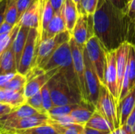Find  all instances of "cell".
<instances>
[{
	"mask_svg": "<svg viewBox=\"0 0 135 134\" xmlns=\"http://www.w3.org/2000/svg\"><path fill=\"white\" fill-rule=\"evenodd\" d=\"M93 26L95 36L107 51H115L125 42L133 43L134 22L108 0H99Z\"/></svg>",
	"mask_w": 135,
	"mask_h": 134,
	"instance_id": "6da1fadb",
	"label": "cell"
},
{
	"mask_svg": "<svg viewBox=\"0 0 135 134\" xmlns=\"http://www.w3.org/2000/svg\"><path fill=\"white\" fill-rule=\"evenodd\" d=\"M54 106L79 103L81 96L74 92L69 85L64 75L59 70L47 82Z\"/></svg>",
	"mask_w": 135,
	"mask_h": 134,
	"instance_id": "7a4b0ae2",
	"label": "cell"
},
{
	"mask_svg": "<svg viewBox=\"0 0 135 134\" xmlns=\"http://www.w3.org/2000/svg\"><path fill=\"white\" fill-rule=\"evenodd\" d=\"M84 49L89 61L94 67L100 82L104 85L107 68L108 51L96 36H93L88 39L84 46Z\"/></svg>",
	"mask_w": 135,
	"mask_h": 134,
	"instance_id": "3957f363",
	"label": "cell"
},
{
	"mask_svg": "<svg viewBox=\"0 0 135 134\" xmlns=\"http://www.w3.org/2000/svg\"><path fill=\"white\" fill-rule=\"evenodd\" d=\"M40 42V35L39 29L30 28L17 68V72L25 76L33 66H36L37 50Z\"/></svg>",
	"mask_w": 135,
	"mask_h": 134,
	"instance_id": "277c9868",
	"label": "cell"
},
{
	"mask_svg": "<svg viewBox=\"0 0 135 134\" xmlns=\"http://www.w3.org/2000/svg\"><path fill=\"white\" fill-rule=\"evenodd\" d=\"M96 110L108 121L114 130L120 126L117 115V102L104 85H101Z\"/></svg>",
	"mask_w": 135,
	"mask_h": 134,
	"instance_id": "5b68a950",
	"label": "cell"
},
{
	"mask_svg": "<svg viewBox=\"0 0 135 134\" xmlns=\"http://www.w3.org/2000/svg\"><path fill=\"white\" fill-rule=\"evenodd\" d=\"M70 32L68 30H66L51 38L41 40L38 45L36 66L41 68L50 58L52 54L62 44L66 42H69L70 40Z\"/></svg>",
	"mask_w": 135,
	"mask_h": 134,
	"instance_id": "8992f818",
	"label": "cell"
},
{
	"mask_svg": "<svg viewBox=\"0 0 135 134\" xmlns=\"http://www.w3.org/2000/svg\"><path fill=\"white\" fill-rule=\"evenodd\" d=\"M83 53L85 77V99L84 101L89 103L96 107L102 83L100 82L94 67L89 61L85 49L83 50Z\"/></svg>",
	"mask_w": 135,
	"mask_h": 134,
	"instance_id": "52a82bcc",
	"label": "cell"
},
{
	"mask_svg": "<svg viewBox=\"0 0 135 134\" xmlns=\"http://www.w3.org/2000/svg\"><path fill=\"white\" fill-rule=\"evenodd\" d=\"M49 117L46 114L38 113L31 116L14 119L11 121H4L0 122V128L3 131L13 133L17 130H27L40 125L48 124Z\"/></svg>",
	"mask_w": 135,
	"mask_h": 134,
	"instance_id": "ba28073f",
	"label": "cell"
},
{
	"mask_svg": "<svg viewBox=\"0 0 135 134\" xmlns=\"http://www.w3.org/2000/svg\"><path fill=\"white\" fill-rule=\"evenodd\" d=\"M95 36L93 26V15L79 13L71 36L81 47H84L89 39Z\"/></svg>",
	"mask_w": 135,
	"mask_h": 134,
	"instance_id": "9c48e42d",
	"label": "cell"
},
{
	"mask_svg": "<svg viewBox=\"0 0 135 134\" xmlns=\"http://www.w3.org/2000/svg\"><path fill=\"white\" fill-rule=\"evenodd\" d=\"M70 45L72 54V59L74 67V71L77 75L78 85L81 91L82 100L85 99V61H84V47L79 46L74 39L70 38Z\"/></svg>",
	"mask_w": 135,
	"mask_h": 134,
	"instance_id": "30bf717a",
	"label": "cell"
},
{
	"mask_svg": "<svg viewBox=\"0 0 135 134\" xmlns=\"http://www.w3.org/2000/svg\"><path fill=\"white\" fill-rule=\"evenodd\" d=\"M104 85L108 88L118 103L119 93L118 90V73L116 67L115 51H108L107 53V68L105 71Z\"/></svg>",
	"mask_w": 135,
	"mask_h": 134,
	"instance_id": "8fae6325",
	"label": "cell"
},
{
	"mask_svg": "<svg viewBox=\"0 0 135 134\" xmlns=\"http://www.w3.org/2000/svg\"><path fill=\"white\" fill-rule=\"evenodd\" d=\"M20 24H16L12 29L11 38L5 48L4 51L0 56V75L6 73H17V62L15 58V54L13 49V39L19 30Z\"/></svg>",
	"mask_w": 135,
	"mask_h": 134,
	"instance_id": "7c38bea8",
	"label": "cell"
},
{
	"mask_svg": "<svg viewBox=\"0 0 135 134\" xmlns=\"http://www.w3.org/2000/svg\"><path fill=\"white\" fill-rule=\"evenodd\" d=\"M72 58L70 41L62 44L50 57L47 62L41 67L44 72L61 67L65 62Z\"/></svg>",
	"mask_w": 135,
	"mask_h": 134,
	"instance_id": "4fadbf2b",
	"label": "cell"
},
{
	"mask_svg": "<svg viewBox=\"0 0 135 134\" xmlns=\"http://www.w3.org/2000/svg\"><path fill=\"white\" fill-rule=\"evenodd\" d=\"M43 6L39 0H34L19 20V24L30 28L40 29ZM40 32V31H39Z\"/></svg>",
	"mask_w": 135,
	"mask_h": 134,
	"instance_id": "5bb4252c",
	"label": "cell"
},
{
	"mask_svg": "<svg viewBox=\"0 0 135 134\" xmlns=\"http://www.w3.org/2000/svg\"><path fill=\"white\" fill-rule=\"evenodd\" d=\"M135 106V86L117 103V115L120 126L126 124L127 118Z\"/></svg>",
	"mask_w": 135,
	"mask_h": 134,
	"instance_id": "9a60e30c",
	"label": "cell"
},
{
	"mask_svg": "<svg viewBox=\"0 0 135 134\" xmlns=\"http://www.w3.org/2000/svg\"><path fill=\"white\" fill-rule=\"evenodd\" d=\"M59 70V68H56L50 71L44 72V73L28 81L24 89V94L26 99L39 92L40 89L42 88V87L45 84H47L48 81L50 80V78L54 74H55Z\"/></svg>",
	"mask_w": 135,
	"mask_h": 134,
	"instance_id": "2e32d148",
	"label": "cell"
},
{
	"mask_svg": "<svg viewBox=\"0 0 135 134\" xmlns=\"http://www.w3.org/2000/svg\"><path fill=\"white\" fill-rule=\"evenodd\" d=\"M130 45H131V43L125 42L115 50L116 67H117V73H118V90H119V94L121 92L124 74H125L126 69H127Z\"/></svg>",
	"mask_w": 135,
	"mask_h": 134,
	"instance_id": "e0dca14e",
	"label": "cell"
},
{
	"mask_svg": "<svg viewBox=\"0 0 135 134\" xmlns=\"http://www.w3.org/2000/svg\"><path fill=\"white\" fill-rule=\"evenodd\" d=\"M95 111L96 107L94 105L81 100L70 115L74 120L75 123L85 126Z\"/></svg>",
	"mask_w": 135,
	"mask_h": 134,
	"instance_id": "ac0fdd59",
	"label": "cell"
},
{
	"mask_svg": "<svg viewBox=\"0 0 135 134\" xmlns=\"http://www.w3.org/2000/svg\"><path fill=\"white\" fill-rule=\"evenodd\" d=\"M67 30L66 23L62 16V9L59 12L55 13L52 19L51 20L50 23L48 24L45 32L42 34L40 36V41L45 39L51 38L57 34L62 32L64 31Z\"/></svg>",
	"mask_w": 135,
	"mask_h": 134,
	"instance_id": "d6986e66",
	"label": "cell"
},
{
	"mask_svg": "<svg viewBox=\"0 0 135 134\" xmlns=\"http://www.w3.org/2000/svg\"><path fill=\"white\" fill-rule=\"evenodd\" d=\"M62 13L66 23V29L71 34L79 14L75 2L73 0H65L62 8Z\"/></svg>",
	"mask_w": 135,
	"mask_h": 134,
	"instance_id": "ffe728a7",
	"label": "cell"
},
{
	"mask_svg": "<svg viewBox=\"0 0 135 134\" xmlns=\"http://www.w3.org/2000/svg\"><path fill=\"white\" fill-rule=\"evenodd\" d=\"M29 29H30V28L20 24L19 30H18V32L13 39V52L15 54L17 68H18V66L20 63L21 57L26 40H27Z\"/></svg>",
	"mask_w": 135,
	"mask_h": 134,
	"instance_id": "44dd1931",
	"label": "cell"
},
{
	"mask_svg": "<svg viewBox=\"0 0 135 134\" xmlns=\"http://www.w3.org/2000/svg\"><path fill=\"white\" fill-rule=\"evenodd\" d=\"M85 126L106 133H110L114 130L108 121L97 110L94 111L92 117L86 123Z\"/></svg>",
	"mask_w": 135,
	"mask_h": 134,
	"instance_id": "7402d4cb",
	"label": "cell"
},
{
	"mask_svg": "<svg viewBox=\"0 0 135 134\" xmlns=\"http://www.w3.org/2000/svg\"><path fill=\"white\" fill-rule=\"evenodd\" d=\"M38 113H40V112H38L36 110H35L34 108H32L31 106H29L28 104H27L25 103L22 104L21 106L13 109L9 114H8L3 118H2L0 120V122H4V121H11V120H14V119L25 118V117H28V116H31V115L38 114Z\"/></svg>",
	"mask_w": 135,
	"mask_h": 134,
	"instance_id": "603a6c76",
	"label": "cell"
},
{
	"mask_svg": "<svg viewBox=\"0 0 135 134\" xmlns=\"http://www.w3.org/2000/svg\"><path fill=\"white\" fill-rule=\"evenodd\" d=\"M6 90V100L5 103L9 104L13 108H17L22 104L26 103V97L25 96L24 92Z\"/></svg>",
	"mask_w": 135,
	"mask_h": 134,
	"instance_id": "cb8c5ba5",
	"label": "cell"
},
{
	"mask_svg": "<svg viewBox=\"0 0 135 134\" xmlns=\"http://www.w3.org/2000/svg\"><path fill=\"white\" fill-rule=\"evenodd\" d=\"M17 0H6V8L5 11V21L15 26L19 22L18 10L17 6Z\"/></svg>",
	"mask_w": 135,
	"mask_h": 134,
	"instance_id": "d4e9b609",
	"label": "cell"
},
{
	"mask_svg": "<svg viewBox=\"0 0 135 134\" xmlns=\"http://www.w3.org/2000/svg\"><path fill=\"white\" fill-rule=\"evenodd\" d=\"M26 83H27L26 77L17 72L1 88L13 90V91H18V92H24L25 86Z\"/></svg>",
	"mask_w": 135,
	"mask_h": 134,
	"instance_id": "484cf974",
	"label": "cell"
},
{
	"mask_svg": "<svg viewBox=\"0 0 135 134\" xmlns=\"http://www.w3.org/2000/svg\"><path fill=\"white\" fill-rule=\"evenodd\" d=\"M48 124L51 125L59 132V134H85V126H83V125L74 123L70 126H62L54 122L50 118L48 121Z\"/></svg>",
	"mask_w": 135,
	"mask_h": 134,
	"instance_id": "4316f807",
	"label": "cell"
},
{
	"mask_svg": "<svg viewBox=\"0 0 135 134\" xmlns=\"http://www.w3.org/2000/svg\"><path fill=\"white\" fill-rule=\"evenodd\" d=\"M55 14V11L53 9V7L51 6L50 1L47 0L45 5L44 6L41 12V18H40V36L42 34L45 32L48 24L50 23L51 20L52 19L53 16Z\"/></svg>",
	"mask_w": 135,
	"mask_h": 134,
	"instance_id": "83f0119b",
	"label": "cell"
},
{
	"mask_svg": "<svg viewBox=\"0 0 135 134\" xmlns=\"http://www.w3.org/2000/svg\"><path fill=\"white\" fill-rule=\"evenodd\" d=\"M127 71L129 77L130 88L131 89L135 86V47L133 43H131L130 50L127 58Z\"/></svg>",
	"mask_w": 135,
	"mask_h": 134,
	"instance_id": "f1b7e54d",
	"label": "cell"
},
{
	"mask_svg": "<svg viewBox=\"0 0 135 134\" xmlns=\"http://www.w3.org/2000/svg\"><path fill=\"white\" fill-rule=\"evenodd\" d=\"M14 133L23 134H59V132L50 124H44L32 127L27 130H17Z\"/></svg>",
	"mask_w": 135,
	"mask_h": 134,
	"instance_id": "f546056e",
	"label": "cell"
},
{
	"mask_svg": "<svg viewBox=\"0 0 135 134\" xmlns=\"http://www.w3.org/2000/svg\"><path fill=\"white\" fill-rule=\"evenodd\" d=\"M77 104H68V105H62V106H54L47 111V115L50 118H55L57 117L67 115L71 113V111L77 107Z\"/></svg>",
	"mask_w": 135,
	"mask_h": 134,
	"instance_id": "4dcf8cb0",
	"label": "cell"
},
{
	"mask_svg": "<svg viewBox=\"0 0 135 134\" xmlns=\"http://www.w3.org/2000/svg\"><path fill=\"white\" fill-rule=\"evenodd\" d=\"M26 103L31 106L32 108L36 110L38 112L41 114H47L46 111L44 108L43 106V101H42V97H41V93L40 91L37 92L36 94L33 95L32 96H30L26 99Z\"/></svg>",
	"mask_w": 135,
	"mask_h": 134,
	"instance_id": "1f68e13d",
	"label": "cell"
},
{
	"mask_svg": "<svg viewBox=\"0 0 135 134\" xmlns=\"http://www.w3.org/2000/svg\"><path fill=\"white\" fill-rule=\"evenodd\" d=\"M40 93H41L44 108L47 114V111L51 107H54V103H53V101H52V99L51 96V93H50V90H49V87H48L47 83L45 84L42 87V88L40 89Z\"/></svg>",
	"mask_w": 135,
	"mask_h": 134,
	"instance_id": "d6a6232c",
	"label": "cell"
},
{
	"mask_svg": "<svg viewBox=\"0 0 135 134\" xmlns=\"http://www.w3.org/2000/svg\"><path fill=\"white\" fill-rule=\"evenodd\" d=\"M99 0H81V9L83 13L86 15H93Z\"/></svg>",
	"mask_w": 135,
	"mask_h": 134,
	"instance_id": "836d02e7",
	"label": "cell"
},
{
	"mask_svg": "<svg viewBox=\"0 0 135 134\" xmlns=\"http://www.w3.org/2000/svg\"><path fill=\"white\" fill-rule=\"evenodd\" d=\"M51 121H53L54 122L62 126H70L72 124H74V120L73 119V118L70 116V115H63V116H60V117H57L55 118H50Z\"/></svg>",
	"mask_w": 135,
	"mask_h": 134,
	"instance_id": "e575fe53",
	"label": "cell"
},
{
	"mask_svg": "<svg viewBox=\"0 0 135 134\" xmlns=\"http://www.w3.org/2000/svg\"><path fill=\"white\" fill-rule=\"evenodd\" d=\"M125 129L127 130V132L131 134H134L135 128V106L133 108L131 113L130 114L129 117L127 118V120L126 122V124L123 126Z\"/></svg>",
	"mask_w": 135,
	"mask_h": 134,
	"instance_id": "d590c367",
	"label": "cell"
},
{
	"mask_svg": "<svg viewBox=\"0 0 135 134\" xmlns=\"http://www.w3.org/2000/svg\"><path fill=\"white\" fill-rule=\"evenodd\" d=\"M34 0H17V6L18 10V17L19 20L23 15V13L25 12V10L30 6L32 2Z\"/></svg>",
	"mask_w": 135,
	"mask_h": 134,
	"instance_id": "8d00e7d4",
	"label": "cell"
},
{
	"mask_svg": "<svg viewBox=\"0 0 135 134\" xmlns=\"http://www.w3.org/2000/svg\"><path fill=\"white\" fill-rule=\"evenodd\" d=\"M116 8L127 13L128 10V1L127 0H108Z\"/></svg>",
	"mask_w": 135,
	"mask_h": 134,
	"instance_id": "74e56055",
	"label": "cell"
},
{
	"mask_svg": "<svg viewBox=\"0 0 135 134\" xmlns=\"http://www.w3.org/2000/svg\"><path fill=\"white\" fill-rule=\"evenodd\" d=\"M14 108L6 103H0V120L3 118L6 115L9 114Z\"/></svg>",
	"mask_w": 135,
	"mask_h": 134,
	"instance_id": "f35d334b",
	"label": "cell"
},
{
	"mask_svg": "<svg viewBox=\"0 0 135 134\" xmlns=\"http://www.w3.org/2000/svg\"><path fill=\"white\" fill-rule=\"evenodd\" d=\"M127 15L130 17V19L134 22L135 21V0H131L128 3V10H127Z\"/></svg>",
	"mask_w": 135,
	"mask_h": 134,
	"instance_id": "ab89813d",
	"label": "cell"
},
{
	"mask_svg": "<svg viewBox=\"0 0 135 134\" xmlns=\"http://www.w3.org/2000/svg\"><path fill=\"white\" fill-rule=\"evenodd\" d=\"M49 1L51 6L53 7L55 13L59 12L62 9L63 4L65 2V0H49Z\"/></svg>",
	"mask_w": 135,
	"mask_h": 134,
	"instance_id": "60d3db41",
	"label": "cell"
},
{
	"mask_svg": "<svg viewBox=\"0 0 135 134\" xmlns=\"http://www.w3.org/2000/svg\"><path fill=\"white\" fill-rule=\"evenodd\" d=\"M6 8V0H2L0 2V25L5 21Z\"/></svg>",
	"mask_w": 135,
	"mask_h": 134,
	"instance_id": "b9f144b4",
	"label": "cell"
},
{
	"mask_svg": "<svg viewBox=\"0 0 135 134\" xmlns=\"http://www.w3.org/2000/svg\"><path fill=\"white\" fill-rule=\"evenodd\" d=\"M15 73H6L0 75V88H2L14 75Z\"/></svg>",
	"mask_w": 135,
	"mask_h": 134,
	"instance_id": "7bdbcfd3",
	"label": "cell"
},
{
	"mask_svg": "<svg viewBox=\"0 0 135 134\" xmlns=\"http://www.w3.org/2000/svg\"><path fill=\"white\" fill-rule=\"evenodd\" d=\"M108 133L106 132H103V131H100V130H97L89 127L85 126V134H108Z\"/></svg>",
	"mask_w": 135,
	"mask_h": 134,
	"instance_id": "ee69618b",
	"label": "cell"
},
{
	"mask_svg": "<svg viewBox=\"0 0 135 134\" xmlns=\"http://www.w3.org/2000/svg\"><path fill=\"white\" fill-rule=\"evenodd\" d=\"M108 134H131L127 132V130L125 129L124 126H119V128L112 130V132L108 133Z\"/></svg>",
	"mask_w": 135,
	"mask_h": 134,
	"instance_id": "f6af8a7d",
	"label": "cell"
},
{
	"mask_svg": "<svg viewBox=\"0 0 135 134\" xmlns=\"http://www.w3.org/2000/svg\"><path fill=\"white\" fill-rule=\"evenodd\" d=\"M76 6H77V8H78V13H83L82 12V9H81V0H73Z\"/></svg>",
	"mask_w": 135,
	"mask_h": 134,
	"instance_id": "bcb514c9",
	"label": "cell"
},
{
	"mask_svg": "<svg viewBox=\"0 0 135 134\" xmlns=\"http://www.w3.org/2000/svg\"><path fill=\"white\" fill-rule=\"evenodd\" d=\"M9 34V33H5V34H0V43H2V41Z\"/></svg>",
	"mask_w": 135,
	"mask_h": 134,
	"instance_id": "7dc6e473",
	"label": "cell"
},
{
	"mask_svg": "<svg viewBox=\"0 0 135 134\" xmlns=\"http://www.w3.org/2000/svg\"><path fill=\"white\" fill-rule=\"evenodd\" d=\"M133 44L135 47V21H134V41H133Z\"/></svg>",
	"mask_w": 135,
	"mask_h": 134,
	"instance_id": "c3c4849f",
	"label": "cell"
},
{
	"mask_svg": "<svg viewBox=\"0 0 135 134\" xmlns=\"http://www.w3.org/2000/svg\"><path fill=\"white\" fill-rule=\"evenodd\" d=\"M0 134H11V133H9V132H6V131H3V130H2V131H1V133H0Z\"/></svg>",
	"mask_w": 135,
	"mask_h": 134,
	"instance_id": "681fc988",
	"label": "cell"
},
{
	"mask_svg": "<svg viewBox=\"0 0 135 134\" xmlns=\"http://www.w3.org/2000/svg\"><path fill=\"white\" fill-rule=\"evenodd\" d=\"M11 134H23V133H13Z\"/></svg>",
	"mask_w": 135,
	"mask_h": 134,
	"instance_id": "f907efd6",
	"label": "cell"
},
{
	"mask_svg": "<svg viewBox=\"0 0 135 134\" xmlns=\"http://www.w3.org/2000/svg\"><path fill=\"white\" fill-rule=\"evenodd\" d=\"M127 1H128V3H129V2H131V0H127Z\"/></svg>",
	"mask_w": 135,
	"mask_h": 134,
	"instance_id": "816d5d0a",
	"label": "cell"
},
{
	"mask_svg": "<svg viewBox=\"0 0 135 134\" xmlns=\"http://www.w3.org/2000/svg\"><path fill=\"white\" fill-rule=\"evenodd\" d=\"M134 134H135V128H134Z\"/></svg>",
	"mask_w": 135,
	"mask_h": 134,
	"instance_id": "f5cc1de1",
	"label": "cell"
},
{
	"mask_svg": "<svg viewBox=\"0 0 135 134\" xmlns=\"http://www.w3.org/2000/svg\"><path fill=\"white\" fill-rule=\"evenodd\" d=\"M1 131H2V130H1V128H0V133H1Z\"/></svg>",
	"mask_w": 135,
	"mask_h": 134,
	"instance_id": "db71d44e",
	"label": "cell"
},
{
	"mask_svg": "<svg viewBox=\"0 0 135 134\" xmlns=\"http://www.w3.org/2000/svg\"><path fill=\"white\" fill-rule=\"evenodd\" d=\"M1 1H2V0H0V2H1Z\"/></svg>",
	"mask_w": 135,
	"mask_h": 134,
	"instance_id": "11a10c76",
	"label": "cell"
}]
</instances>
